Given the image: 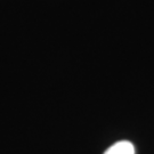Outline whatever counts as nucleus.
I'll list each match as a JSON object with an SVG mask.
<instances>
[{"mask_svg":"<svg viewBox=\"0 0 154 154\" xmlns=\"http://www.w3.org/2000/svg\"><path fill=\"white\" fill-rule=\"evenodd\" d=\"M104 154H135V147L128 140H120L111 145Z\"/></svg>","mask_w":154,"mask_h":154,"instance_id":"f257e3e1","label":"nucleus"}]
</instances>
